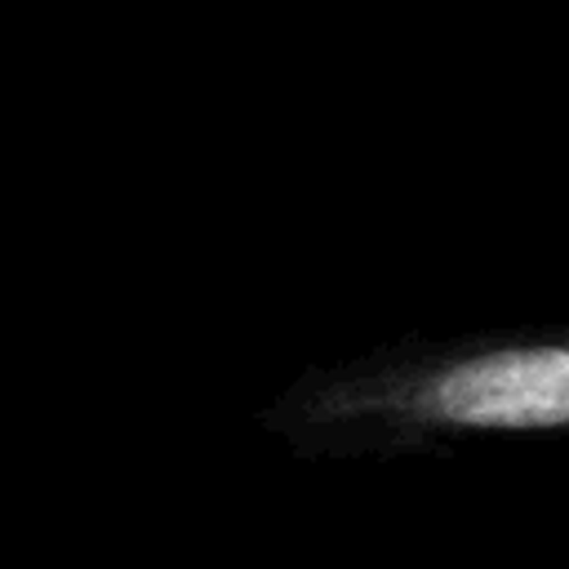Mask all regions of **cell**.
<instances>
[{"label": "cell", "instance_id": "6da1fadb", "mask_svg": "<svg viewBox=\"0 0 569 569\" xmlns=\"http://www.w3.org/2000/svg\"><path fill=\"white\" fill-rule=\"evenodd\" d=\"M409 413L449 427H569V347H507L458 360L409 396Z\"/></svg>", "mask_w": 569, "mask_h": 569}]
</instances>
